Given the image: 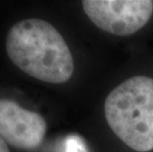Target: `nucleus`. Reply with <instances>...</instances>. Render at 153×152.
Listing matches in <instances>:
<instances>
[{
	"mask_svg": "<svg viewBox=\"0 0 153 152\" xmlns=\"http://www.w3.org/2000/svg\"><path fill=\"white\" fill-rule=\"evenodd\" d=\"M6 51L19 69L41 81L61 84L73 74V57L66 42L43 19L16 23L8 32Z\"/></svg>",
	"mask_w": 153,
	"mask_h": 152,
	"instance_id": "nucleus-1",
	"label": "nucleus"
},
{
	"mask_svg": "<svg viewBox=\"0 0 153 152\" xmlns=\"http://www.w3.org/2000/svg\"><path fill=\"white\" fill-rule=\"evenodd\" d=\"M109 127L126 146L153 150V78L135 75L107 96L104 105Z\"/></svg>",
	"mask_w": 153,
	"mask_h": 152,
	"instance_id": "nucleus-2",
	"label": "nucleus"
},
{
	"mask_svg": "<svg viewBox=\"0 0 153 152\" xmlns=\"http://www.w3.org/2000/svg\"><path fill=\"white\" fill-rule=\"evenodd\" d=\"M82 8L96 27L116 36L136 33L153 15L151 0H84Z\"/></svg>",
	"mask_w": 153,
	"mask_h": 152,
	"instance_id": "nucleus-3",
	"label": "nucleus"
},
{
	"mask_svg": "<svg viewBox=\"0 0 153 152\" xmlns=\"http://www.w3.org/2000/svg\"><path fill=\"white\" fill-rule=\"evenodd\" d=\"M45 131L47 122L40 114L12 100L0 99V137L7 145L33 150L43 142Z\"/></svg>",
	"mask_w": 153,
	"mask_h": 152,
	"instance_id": "nucleus-4",
	"label": "nucleus"
},
{
	"mask_svg": "<svg viewBox=\"0 0 153 152\" xmlns=\"http://www.w3.org/2000/svg\"><path fill=\"white\" fill-rule=\"evenodd\" d=\"M67 152H80V144L78 143L76 137H68L66 140Z\"/></svg>",
	"mask_w": 153,
	"mask_h": 152,
	"instance_id": "nucleus-5",
	"label": "nucleus"
},
{
	"mask_svg": "<svg viewBox=\"0 0 153 152\" xmlns=\"http://www.w3.org/2000/svg\"><path fill=\"white\" fill-rule=\"evenodd\" d=\"M0 152H9V148L7 143L0 137Z\"/></svg>",
	"mask_w": 153,
	"mask_h": 152,
	"instance_id": "nucleus-6",
	"label": "nucleus"
}]
</instances>
